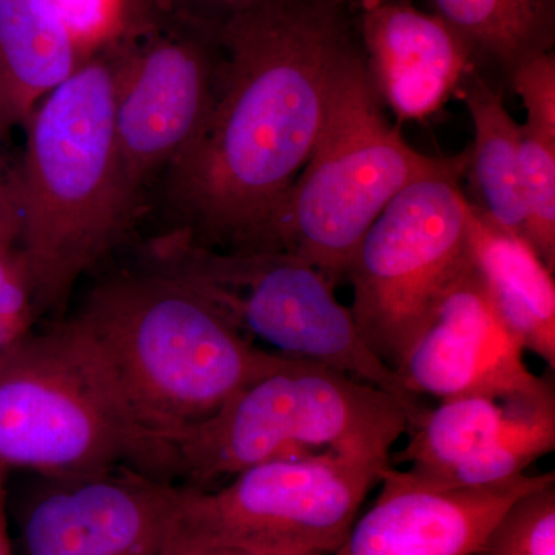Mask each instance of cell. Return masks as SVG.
I'll use <instances>...</instances> for the list:
<instances>
[{"label": "cell", "mask_w": 555, "mask_h": 555, "mask_svg": "<svg viewBox=\"0 0 555 555\" xmlns=\"http://www.w3.org/2000/svg\"><path fill=\"white\" fill-rule=\"evenodd\" d=\"M82 61L57 0H0V138L25 127Z\"/></svg>", "instance_id": "16"}, {"label": "cell", "mask_w": 555, "mask_h": 555, "mask_svg": "<svg viewBox=\"0 0 555 555\" xmlns=\"http://www.w3.org/2000/svg\"><path fill=\"white\" fill-rule=\"evenodd\" d=\"M454 96L465 102L474 124V144L466 150L470 206L492 224L525 240L520 198L521 124L505 105V93L470 68Z\"/></svg>", "instance_id": "18"}, {"label": "cell", "mask_w": 555, "mask_h": 555, "mask_svg": "<svg viewBox=\"0 0 555 555\" xmlns=\"http://www.w3.org/2000/svg\"><path fill=\"white\" fill-rule=\"evenodd\" d=\"M0 222H13L20 228L13 195V177L3 170L2 163H0Z\"/></svg>", "instance_id": "26"}, {"label": "cell", "mask_w": 555, "mask_h": 555, "mask_svg": "<svg viewBox=\"0 0 555 555\" xmlns=\"http://www.w3.org/2000/svg\"><path fill=\"white\" fill-rule=\"evenodd\" d=\"M513 91L526 109L524 127L529 133L555 144V54H539L526 61L511 76Z\"/></svg>", "instance_id": "22"}, {"label": "cell", "mask_w": 555, "mask_h": 555, "mask_svg": "<svg viewBox=\"0 0 555 555\" xmlns=\"http://www.w3.org/2000/svg\"><path fill=\"white\" fill-rule=\"evenodd\" d=\"M113 43L51 91L25 124L13 177L17 250L38 317L67 302L115 247L133 211L115 126Z\"/></svg>", "instance_id": "3"}, {"label": "cell", "mask_w": 555, "mask_h": 555, "mask_svg": "<svg viewBox=\"0 0 555 555\" xmlns=\"http://www.w3.org/2000/svg\"><path fill=\"white\" fill-rule=\"evenodd\" d=\"M520 198L525 240L555 272V144L521 124Z\"/></svg>", "instance_id": "20"}, {"label": "cell", "mask_w": 555, "mask_h": 555, "mask_svg": "<svg viewBox=\"0 0 555 555\" xmlns=\"http://www.w3.org/2000/svg\"><path fill=\"white\" fill-rule=\"evenodd\" d=\"M390 463L349 455L269 460L214 488L182 486L173 535L199 546L328 555Z\"/></svg>", "instance_id": "7"}, {"label": "cell", "mask_w": 555, "mask_h": 555, "mask_svg": "<svg viewBox=\"0 0 555 555\" xmlns=\"http://www.w3.org/2000/svg\"><path fill=\"white\" fill-rule=\"evenodd\" d=\"M469 255L500 318L528 352L555 369L554 272L528 241L470 206Z\"/></svg>", "instance_id": "17"}, {"label": "cell", "mask_w": 555, "mask_h": 555, "mask_svg": "<svg viewBox=\"0 0 555 555\" xmlns=\"http://www.w3.org/2000/svg\"><path fill=\"white\" fill-rule=\"evenodd\" d=\"M406 429V412L385 390L337 369L287 358L185 438L177 485L214 488L258 463L295 456L390 463V449Z\"/></svg>", "instance_id": "4"}, {"label": "cell", "mask_w": 555, "mask_h": 555, "mask_svg": "<svg viewBox=\"0 0 555 555\" xmlns=\"http://www.w3.org/2000/svg\"><path fill=\"white\" fill-rule=\"evenodd\" d=\"M390 466L437 488H480L524 476L555 449V393H469L423 409Z\"/></svg>", "instance_id": "12"}, {"label": "cell", "mask_w": 555, "mask_h": 555, "mask_svg": "<svg viewBox=\"0 0 555 555\" xmlns=\"http://www.w3.org/2000/svg\"><path fill=\"white\" fill-rule=\"evenodd\" d=\"M164 555H269L248 553V551L232 550V547L199 546L184 542L171 534L169 546Z\"/></svg>", "instance_id": "25"}, {"label": "cell", "mask_w": 555, "mask_h": 555, "mask_svg": "<svg viewBox=\"0 0 555 555\" xmlns=\"http://www.w3.org/2000/svg\"><path fill=\"white\" fill-rule=\"evenodd\" d=\"M466 152L412 182L361 240L347 281L361 337L396 372L438 297L469 261Z\"/></svg>", "instance_id": "8"}, {"label": "cell", "mask_w": 555, "mask_h": 555, "mask_svg": "<svg viewBox=\"0 0 555 555\" xmlns=\"http://www.w3.org/2000/svg\"><path fill=\"white\" fill-rule=\"evenodd\" d=\"M353 24L375 93L398 120H423L474 68L466 43L412 0H352Z\"/></svg>", "instance_id": "15"}, {"label": "cell", "mask_w": 555, "mask_h": 555, "mask_svg": "<svg viewBox=\"0 0 555 555\" xmlns=\"http://www.w3.org/2000/svg\"><path fill=\"white\" fill-rule=\"evenodd\" d=\"M142 5L164 11L221 31L230 21L262 0H134Z\"/></svg>", "instance_id": "23"}, {"label": "cell", "mask_w": 555, "mask_h": 555, "mask_svg": "<svg viewBox=\"0 0 555 555\" xmlns=\"http://www.w3.org/2000/svg\"><path fill=\"white\" fill-rule=\"evenodd\" d=\"M14 516V555H164L182 486L120 465L36 476Z\"/></svg>", "instance_id": "11"}, {"label": "cell", "mask_w": 555, "mask_h": 555, "mask_svg": "<svg viewBox=\"0 0 555 555\" xmlns=\"http://www.w3.org/2000/svg\"><path fill=\"white\" fill-rule=\"evenodd\" d=\"M525 352L496 312L469 258L438 297L396 374L416 398L539 396L553 390V383L537 377L529 369Z\"/></svg>", "instance_id": "13"}, {"label": "cell", "mask_w": 555, "mask_h": 555, "mask_svg": "<svg viewBox=\"0 0 555 555\" xmlns=\"http://www.w3.org/2000/svg\"><path fill=\"white\" fill-rule=\"evenodd\" d=\"M142 266L195 288L269 352L324 364L385 390L400 401L408 425L425 409L361 337L337 286L309 262L286 251L207 247L177 230L150 244Z\"/></svg>", "instance_id": "6"}, {"label": "cell", "mask_w": 555, "mask_h": 555, "mask_svg": "<svg viewBox=\"0 0 555 555\" xmlns=\"http://www.w3.org/2000/svg\"><path fill=\"white\" fill-rule=\"evenodd\" d=\"M10 470L0 466V555H14L9 509Z\"/></svg>", "instance_id": "24"}, {"label": "cell", "mask_w": 555, "mask_h": 555, "mask_svg": "<svg viewBox=\"0 0 555 555\" xmlns=\"http://www.w3.org/2000/svg\"><path fill=\"white\" fill-rule=\"evenodd\" d=\"M120 465L122 423L75 332L67 321L28 332L0 360V466L76 476Z\"/></svg>", "instance_id": "10"}, {"label": "cell", "mask_w": 555, "mask_h": 555, "mask_svg": "<svg viewBox=\"0 0 555 555\" xmlns=\"http://www.w3.org/2000/svg\"><path fill=\"white\" fill-rule=\"evenodd\" d=\"M217 104L169 173L184 235L221 250H268L315 147L343 68L360 47L352 0H262L221 31Z\"/></svg>", "instance_id": "1"}, {"label": "cell", "mask_w": 555, "mask_h": 555, "mask_svg": "<svg viewBox=\"0 0 555 555\" xmlns=\"http://www.w3.org/2000/svg\"><path fill=\"white\" fill-rule=\"evenodd\" d=\"M481 555H555V485L528 492L507 507Z\"/></svg>", "instance_id": "21"}, {"label": "cell", "mask_w": 555, "mask_h": 555, "mask_svg": "<svg viewBox=\"0 0 555 555\" xmlns=\"http://www.w3.org/2000/svg\"><path fill=\"white\" fill-rule=\"evenodd\" d=\"M17 224L0 222V246H17Z\"/></svg>", "instance_id": "27"}, {"label": "cell", "mask_w": 555, "mask_h": 555, "mask_svg": "<svg viewBox=\"0 0 555 555\" xmlns=\"http://www.w3.org/2000/svg\"><path fill=\"white\" fill-rule=\"evenodd\" d=\"M466 43L474 68L505 93L521 64L554 51L555 0H426Z\"/></svg>", "instance_id": "19"}, {"label": "cell", "mask_w": 555, "mask_h": 555, "mask_svg": "<svg viewBox=\"0 0 555 555\" xmlns=\"http://www.w3.org/2000/svg\"><path fill=\"white\" fill-rule=\"evenodd\" d=\"M65 321L107 387L130 466L175 485L185 438L288 358L244 337L195 288L145 266L101 280Z\"/></svg>", "instance_id": "2"}, {"label": "cell", "mask_w": 555, "mask_h": 555, "mask_svg": "<svg viewBox=\"0 0 555 555\" xmlns=\"http://www.w3.org/2000/svg\"><path fill=\"white\" fill-rule=\"evenodd\" d=\"M554 480L551 470L480 488H437L387 466L378 499L328 555H481L507 507Z\"/></svg>", "instance_id": "14"}, {"label": "cell", "mask_w": 555, "mask_h": 555, "mask_svg": "<svg viewBox=\"0 0 555 555\" xmlns=\"http://www.w3.org/2000/svg\"><path fill=\"white\" fill-rule=\"evenodd\" d=\"M115 50V126L133 203L159 171L196 144L217 104L225 51L221 33L131 3Z\"/></svg>", "instance_id": "9"}, {"label": "cell", "mask_w": 555, "mask_h": 555, "mask_svg": "<svg viewBox=\"0 0 555 555\" xmlns=\"http://www.w3.org/2000/svg\"><path fill=\"white\" fill-rule=\"evenodd\" d=\"M456 158L423 155L390 126L358 47L335 83L315 147L284 201L268 250L309 262L337 286L390 201Z\"/></svg>", "instance_id": "5"}]
</instances>
